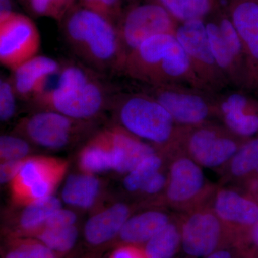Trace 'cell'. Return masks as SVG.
<instances>
[{
	"label": "cell",
	"instance_id": "cell-40",
	"mask_svg": "<svg viewBox=\"0 0 258 258\" xmlns=\"http://www.w3.org/2000/svg\"><path fill=\"white\" fill-rule=\"evenodd\" d=\"M32 10L37 14L44 15L54 11L57 5L56 0H30Z\"/></svg>",
	"mask_w": 258,
	"mask_h": 258
},
{
	"label": "cell",
	"instance_id": "cell-14",
	"mask_svg": "<svg viewBox=\"0 0 258 258\" xmlns=\"http://www.w3.org/2000/svg\"><path fill=\"white\" fill-rule=\"evenodd\" d=\"M225 7L244 47L245 91L258 98V0H226Z\"/></svg>",
	"mask_w": 258,
	"mask_h": 258
},
{
	"label": "cell",
	"instance_id": "cell-33",
	"mask_svg": "<svg viewBox=\"0 0 258 258\" xmlns=\"http://www.w3.org/2000/svg\"><path fill=\"white\" fill-rule=\"evenodd\" d=\"M191 20H205L222 4L223 0H186Z\"/></svg>",
	"mask_w": 258,
	"mask_h": 258
},
{
	"label": "cell",
	"instance_id": "cell-18",
	"mask_svg": "<svg viewBox=\"0 0 258 258\" xmlns=\"http://www.w3.org/2000/svg\"><path fill=\"white\" fill-rule=\"evenodd\" d=\"M161 85H184L207 91L195 74L189 57L177 40L147 86Z\"/></svg>",
	"mask_w": 258,
	"mask_h": 258
},
{
	"label": "cell",
	"instance_id": "cell-9",
	"mask_svg": "<svg viewBox=\"0 0 258 258\" xmlns=\"http://www.w3.org/2000/svg\"><path fill=\"white\" fill-rule=\"evenodd\" d=\"M67 168V162L57 158H25L18 174L10 183L13 200L20 205H28L51 196Z\"/></svg>",
	"mask_w": 258,
	"mask_h": 258
},
{
	"label": "cell",
	"instance_id": "cell-11",
	"mask_svg": "<svg viewBox=\"0 0 258 258\" xmlns=\"http://www.w3.org/2000/svg\"><path fill=\"white\" fill-rule=\"evenodd\" d=\"M87 121L70 118L52 111L40 110L24 118L19 134L39 147L60 149L72 143Z\"/></svg>",
	"mask_w": 258,
	"mask_h": 258
},
{
	"label": "cell",
	"instance_id": "cell-26",
	"mask_svg": "<svg viewBox=\"0 0 258 258\" xmlns=\"http://www.w3.org/2000/svg\"><path fill=\"white\" fill-rule=\"evenodd\" d=\"M181 247L180 221L171 220L145 244L147 258H174Z\"/></svg>",
	"mask_w": 258,
	"mask_h": 258
},
{
	"label": "cell",
	"instance_id": "cell-25",
	"mask_svg": "<svg viewBox=\"0 0 258 258\" xmlns=\"http://www.w3.org/2000/svg\"><path fill=\"white\" fill-rule=\"evenodd\" d=\"M100 191L101 182L93 174H73L64 185L62 199L71 206L87 209L96 203Z\"/></svg>",
	"mask_w": 258,
	"mask_h": 258
},
{
	"label": "cell",
	"instance_id": "cell-12",
	"mask_svg": "<svg viewBox=\"0 0 258 258\" xmlns=\"http://www.w3.org/2000/svg\"><path fill=\"white\" fill-rule=\"evenodd\" d=\"M40 34L26 17L13 14L0 23V62L14 71L24 62L38 55Z\"/></svg>",
	"mask_w": 258,
	"mask_h": 258
},
{
	"label": "cell",
	"instance_id": "cell-41",
	"mask_svg": "<svg viewBox=\"0 0 258 258\" xmlns=\"http://www.w3.org/2000/svg\"><path fill=\"white\" fill-rule=\"evenodd\" d=\"M241 254L235 247L219 249L205 258H239Z\"/></svg>",
	"mask_w": 258,
	"mask_h": 258
},
{
	"label": "cell",
	"instance_id": "cell-13",
	"mask_svg": "<svg viewBox=\"0 0 258 258\" xmlns=\"http://www.w3.org/2000/svg\"><path fill=\"white\" fill-rule=\"evenodd\" d=\"M209 205L233 234L235 247L258 221V202L247 192L230 188L215 189Z\"/></svg>",
	"mask_w": 258,
	"mask_h": 258
},
{
	"label": "cell",
	"instance_id": "cell-39",
	"mask_svg": "<svg viewBox=\"0 0 258 258\" xmlns=\"http://www.w3.org/2000/svg\"><path fill=\"white\" fill-rule=\"evenodd\" d=\"M111 258H147L144 249L134 245L125 246L117 249Z\"/></svg>",
	"mask_w": 258,
	"mask_h": 258
},
{
	"label": "cell",
	"instance_id": "cell-2",
	"mask_svg": "<svg viewBox=\"0 0 258 258\" xmlns=\"http://www.w3.org/2000/svg\"><path fill=\"white\" fill-rule=\"evenodd\" d=\"M63 35L85 66L100 74L120 71L122 55L118 28L104 15L86 8L76 10L64 22Z\"/></svg>",
	"mask_w": 258,
	"mask_h": 258
},
{
	"label": "cell",
	"instance_id": "cell-15",
	"mask_svg": "<svg viewBox=\"0 0 258 258\" xmlns=\"http://www.w3.org/2000/svg\"><path fill=\"white\" fill-rule=\"evenodd\" d=\"M217 118L232 134L244 139L258 134V98L244 90L217 94Z\"/></svg>",
	"mask_w": 258,
	"mask_h": 258
},
{
	"label": "cell",
	"instance_id": "cell-19",
	"mask_svg": "<svg viewBox=\"0 0 258 258\" xmlns=\"http://www.w3.org/2000/svg\"><path fill=\"white\" fill-rule=\"evenodd\" d=\"M116 158L115 171L128 174L148 156L157 152L154 146L120 126L109 129Z\"/></svg>",
	"mask_w": 258,
	"mask_h": 258
},
{
	"label": "cell",
	"instance_id": "cell-29",
	"mask_svg": "<svg viewBox=\"0 0 258 258\" xmlns=\"http://www.w3.org/2000/svg\"><path fill=\"white\" fill-rule=\"evenodd\" d=\"M39 239L52 250L66 252L74 247L78 238V230L74 225L57 228H43L40 230Z\"/></svg>",
	"mask_w": 258,
	"mask_h": 258
},
{
	"label": "cell",
	"instance_id": "cell-28",
	"mask_svg": "<svg viewBox=\"0 0 258 258\" xmlns=\"http://www.w3.org/2000/svg\"><path fill=\"white\" fill-rule=\"evenodd\" d=\"M163 166L164 159L159 153L148 156L127 174L123 180V186L130 192L140 191L152 176L162 170Z\"/></svg>",
	"mask_w": 258,
	"mask_h": 258
},
{
	"label": "cell",
	"instance_id": "cell-16",
	"mask_svg": "<svg viewBox=\"0 0 258 258\" xmlns=\"http://www.w3.org/2000/svg\"><path fill=\"white\" fill-rule=\"evenodd\" d=\"M176 41L174 34L151 37L125 57L120 71L134 81L149 84Z\"/></svg>",
	"mask_w": 258,
	"mask_h": 258
},
{
	"label": "cell",
	"instance_id": "cell-34",
	"mask_svg": "<svg viewBox=\"0 0 258 258\" xmlns=\"http://www.w3.org/2000/svg\"><path fill=\"white\" fill-rule=\"evenodd\" d=\"M160 5L179 23L191 20L186 0H148Z\"/></svg>",
	"mask_w": 258,
	"mask_h": 258
},
{
	"label": "cell",
	"instance_id": "cell-3",
	"mask_svg": "<svg viewBox=\"0 0 258 258\" xmlns=\"http://www.w3.org/2000/svg\"><path fill=\"white\" fill-rule=\"evenodd\" d=\"M115 98L121 128L165 152L175 148L180 126L157 100L144 91L122 93Z\"/></svg>",
	"mask_w": 258,
	"mask_h": 258
},
{
	"label": "cell",
	"instance_id": "cell-43",
	"mask_svg": "<svg viewBox=\"0 0 258 258\" xmlns=\"http://www.w3.org/2000/svg\"><path fill=\"white\" fill-rule=\"evenodd\" d=\"M247 258H258V254H257V255L250 256V257H247Z\"/></svg>",
	"mask_w": 258,
	"mask_h": 258
},
{
	"label": "cell",
	"instance_id": "cell-32",
	"mask_svg": "<svg viewBox=\"0 0 258 258\" xmlns=\"http://www.w3.org/2000/svg\"><path fill=\"white\" fill-rule=\"evenodd\" d=\"M6 258H55L53 250L44 244H23L7 254Z\"/></svg>",
	"mask_w": 258,
	"mask_h": 258
},
{
	"label": "cell",
	"instance_id": "cell-24",
	"mask_svg": "<svg viewBox=\"0 0 258 258\" xmlns=\"http://www.w3.org/2000/svg\"><path fill=\"white\" fill-rule=\"evenodd\" d=\"M172 220L161 210H149L130 217L120 230V239L129 244L147 243Z\"/></svg>",
	"mask_w": 258,
	"mask_h": 258
},
{
	"label": "cell",
	"instance_id": "cell-30",
	"mask_svg": "<svg viewBox=\"0 0 258 258\" xmlns=\"http://www.w3.org/2000/svg\"><path fill=\"white\" fill-rule=\"evenodd\" d=\"M31 147L26 139L5 134L0 137L1 161L23 160L28 157Z\"/></svg>",
	"mask_w": 258,
	"mask_h": 258
},
{
	"label": "cell",
	"instance_id": "cell-22",
	"mask_svg": "<svg viewBox=\"0 0 258 258\" xmlns=\"http://www.w3.org/2000/svg\"><path fill=\"white\" fill-rule=\"evenodd\" d=\"M79 164L86 174L115 171L116 159L109 129L96 134L84 146L80 153Z\"/></svg>",
	"mask_w": 258,
	"mask_h": 258
},
{
	"label": "cell",
	"instance_id": "cell-6",
	"mask_svg": "<svg viewBox=\"0 0 258 258\" xmlns=\"http://www.w3.org/2000/svg\"><path fill=\"white\" fill-rule=\"evenodd\" d=\"M169 154L172 158L164 191L166 201L185 212L209 204L215 189L207 182L202 166L177 148Z\"/></svg>",
	"mask_w": 258,
	"mask_h": 258
},
{
	"label": "cell",
	"instance_id": "cell-1",
	"mask_svg": "<svg viewBox=\"0 0 258 258\" xmlns=\"http://www.w3.org/2000/svg\"><path fill=\"white\" fill-rule=\"evenodd\" d=\"M98 74L82 62H66L55 75L53 85L32 102L40 110L88 121L101 114L112 97Z\"/></svg>",
	"mask_w": 258,
	"mask_h": 258
},
{
	"label": "cell",
	"instance_id": "cell-23",
	"mask_svg": "<svg viewBox=\"0 0 258 258\" xmlns=\"http://www.w3.org/2000/svg\"><path fill=\"white\" fill-rule=\"evenodd\" d=\"M227 166L231 177L243 183L246 191L256 198L258 195V137L246 140Z\"/></svg>",
	"mask_w": 258,
	"mask_h": 258
},
{
	"label": "cell",
	"instance_id": "cell-27",
	"mask_svg": "<svg viewBox=\"0 0 258 258\" xmlns=\"http://www.w3.org/2000/svg\"><path fill=\"white\" fill-rule=\"evenodd\" d=\"M19 219L22 230L33 232L40 231L52 214L62 208L60 200L55 197H47L25 205Z\"/></svg>",
	"mask_w": 258,
	"mask_h": 258
},
{
	"label": "cell",
	"instance_id": "cell-37",
	"mask_svg": "<svg viewBox=\"0 0 258 258\" xmlns=\"http://www.w3.org/2000/svg\"><path fill=\"white\" fill-rule=\"evenodd\" d=\"M167 181L168 174H165L161 170L146 183L140 192L147 195H157L161 191H165Z\"/></svg>",
	"mask_w": 258,
	"mask_h": 258
},
{
	"label": "cell",
	"instance_id": "cell-4",
	"mask_svg": "<svg viewBox=\"0 0 258 258\" xmlns=\"http://www.w3.org/2000/svg\"><path fill=\"white\" fill-rule=\"evenodd\" d=\"M246 140L225 125L210 121L197 126H180L176 148L202 167L216 169L227 166Z\"/></svg>",
	"mask_w": 258,
	"mask_h": 258
},
{
	"label": "cell",
	"instance_id": "cell-21",
	"mask_svg": "<svg viewBox=\"0 0 258 258\" xmlns=\"http://www.w3.org/2000/svg\"><path fill=\"white\" fill-rule=\"evenodd\" d=\"M205 23L212 54L230 87L245 91V76L224 40L216 21L210 15L205 19Z\"/></svg>",
	"mask_w": 258,
	"mask_h": 258
},
{
	"label": "cell",
	"instance_id": "cell-5",
	"mask_svg": "<svg viewBox=\"0 0 258 258\" xmlns=\"http://www.w3.org/2000/svg\"><path fill=\"white\" fill-rule=\"evenodd\" d=\"M144 92L157 100L179 126H197L217 117V93L184 85L147 86Z\"/></svg>",
	"mask_w": 258,
	"mask_h": 258
},
{
	"label": "cell",
	"instance_id": "cell-17",
	"mask_svg": "<svg viewBox=\"0 0 258 258\" xmlns=\"http://www.w3.org/2000/svg\"><path fill=\"white\" fill-rule=\"evenodd\" d=\"M61 66L52 57L37 55L12 71L10 79L20 100L33 101L40 96Z\"/></svg>",
	"mask_w": 258,
	"mask_h": 258
},
{
	"label": "cell",
	"instance_id": "cell-35",
	"mask_svg": "<svg viewBox=\"0 0 258 258\" xmlns=\"http://www.w3.org/2000/svg\"><path fill=\"white\" fill-rule=\"evenodd\" d=\"M76 220L77 216L74 212L60 208L51 215L42 229L69 227L74 225Z\"/></svg>",
	"mask_w": 258,
	"mask_h": 258
},
{
	"label": "cell",
	"instance_id": "cell-44",
	"mask_svg": "<svg viewBox=\"0 0 258 258\" xmlns=\"http://www.w3.org/2000/svg\"><path fill=\"white\" fill-rule=\"evenodd\" d=\"M256 200H257L258 202V195H257V197H256Z\"/></svg>",
	"mask_w": 258,
	"mask_h": 258
},
{
	"label": "cell",
	"instance_id": "cell-10",
	"mask_svg": "<svg viewBox=\"0 0 258 258\" xmlns=\"http://www.w3.org/2000/svg\"><path fill=\"white\" fill-rule=\"evenodd\" d=\"M179 24L164 8L152 2L132 7L117 27L121 66L125 57L147 39L160 34L175 35Z\"/></svg>",
	"mask_w": 258,
	"mask_h": 258
},
{
	"label": "cell",
	"instance_id": "cell-36",
	"mask_svg": "<svg viewBox=\"0 0 258 258\" xmlns=\"http://www.w3.org/2000/svg\"><path fill=\"white\" fill-rule=\"evenodd\" d=\"M86 8L104 15L107 18L119 13L120 0H83ZM111 20V19H110Z\"/></svg>",
	"mask_w": 258,
	"mask_h": 258
},
{
	"label": "cell",
	"instance_id": "cell-8",
	"mask_svg": "<svg viewBox=\"0 0 258 258\" xmlns=\"http://www.w3.org/2000/svg\"><path fill=\"white\" fill-rule=\"evenodd\" d=\"M175 37L207 91L220 93L230 87L212 54L205 20L195 19L179 23Z\"/></svg>",
	"mask_w": 258,
	"mask_h": 258
},
{
	"label": "cell",
	"instance_id": "cell-20",
	"mask_svg": "<svg viewBox=\"0 0 258 258\" xmlns=\"http://www.w3.org/2000/svg\"><path fill=\"white\" fill-rule=\"evenodd\" d=\"M130 208L116 203L91 217L85 225V237L89 243L100 244L111 240L120 233L129 218Z\"/></svg>",
	"mask_w": 258,
	"mask_h": 258
},
{
	"label": "cell",
	"instance_id": "cell-31",
	"mask_svg": "<svg viewBox=\"0 0 258 258\" xmlns=\"http://www.w3.org/2000/svg\"><path fill=\"white\" fill-rule=\"evenodd\" d=\"M14 86L10 78H1L0 81V120L2 122L9 121L16 113L18 100Z\"/></svg>",
	"mask_w": 258,
	"mask_h": 258
},
{
	"label": "cell",
	"instance_id": "cell-38",
	"mask_svg": "<svg viewBox=\"0 0 258 258\" xmlns=\"http://www.w3.org/2000/svg\"><path fill=\"white\" fill-rule=\"evenodd\" d=\"M23 160L3 161L0 166V181L2 184L11 183L23 165Z\"/></svg>",
	"mask_w": 258,
	"mask_h": 258
},
{
	"label": "cell",
	"instance_id": "cell-7",
	"mask_svg": "<svg viewBox=\"0 0 258 258\" xmlns=\"http://www.w3.org/2000/svg\"><path fill=\"white\" fill-rule=\"evenodd\" d=\"M181 247L191 257H206L219 249L235 247V238L209 204L180 219Z\"/></svg>",
	"mask_w": 258,
	"mask_h": 258
},
{
	"label": "cell",
	"instance_id": "cell-42",
	"mask_svg": "<svg viewBox=\"0 0 258 258\" xmlns=\"http://www.w3.org/2000/svg\"><path fill=\"white\" fill-rule=\"evenodd\" d=\"M13 14L10 0H0V23L8 20Z\"/></svg>",
	"mask_w": 258,
	"mask_h": 258
}]
</instances>
